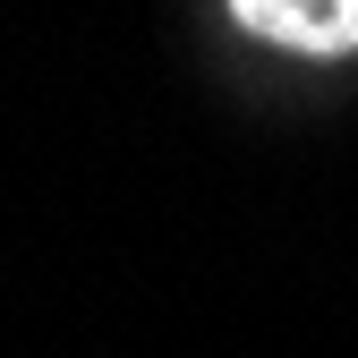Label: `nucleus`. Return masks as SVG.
<instances>
[{
  "label": "nucleus",
  "instance_id": "nucleus-1",
  "mask_svg": "<svg viewBox=\"0 0 358 358\" xmlns=\"http://www.w3.org/2000/svg\"><path fill=\"white\" fill-rule=\"evenodd\" d=\"M231 17L264 43H282L299 60L358 52V0H231Z\"/></svg>",
  "mask_w": 358,
  "mask_h": 358
}]
</instances>
